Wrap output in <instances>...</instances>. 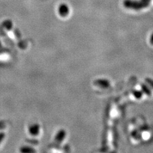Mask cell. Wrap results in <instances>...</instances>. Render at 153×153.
Here are the masks:
<instances>
[{
  "mask_svg": "<svg viewBox=\"0 0 153 153\" xmlns=\"http://www.w3.org/2000/svg\"><path fill=\"white\" fill-rule=\"evenodd\" d=\"M141 88H142V92L143 93L146 94L148 96L151 95V93H152L151 90L149 87H148L147 85H146L145 84H142L141 85Z\"/></svg>",
  "mask_w": 153,
  "mask_h": 153,
  "instance_id": "obj_6",
  "label": "cell"
},
{
  "mask_svg": "<svg viewBox=\"0 0 153 153\" xmlns=\"http://www.w3.org/2000/svg\"><path fill=\"white\" fill-rule=\"evenodd\" d=\"M94 84L102 88H107L111 85V83H110L109 80L103 79H100L94 80Z\"/></svg>",
  "mask_w": 153,
  "mask_h": 153,
  "instance_id": "obj_2",
  "label": "cell"
},
{
  "mask_svg": "<svg viewBox=\"0 0 153 153\" xmlns=\"http://www.w3.org/2000/svg\"><path fill=\"white\" fill-rule=\"evenodd\" d=\"M40 131V126L38 124H34V125H32L29 128V132L31 134V135L33 136L37 135L38 133Z\"/></svg>",
  "mask_w": 153,
  "mask_h": 153,
  "instance_id": "obj_5",
  "label": "cell"
},
{
  "mask_svg": "<svg viewBox=\"0 0 153 153\" xmlns=\"http://www.w3.org/2000/svg\"><path fill=\"white\" fill-rule=\"evenodd\" d=\"M146 82L147 84H149L152 88H153V79H151L150 78H146Z\"/></svg>",
  "mask_w": 153,
  "mask_h": 153,
  "instance_id": "obj_9",
  "label": "cell"
},
{
  "mask_svg": "<svg viewBox=\"0 0 153 153\" xmlns=\"http://www.w3.org/2000/svg\"><path fill=\"white\" fill-rule=\"evenodd\" d=\"M4 137V134L3 133H0V143H1V141L3 140Z\"/></svg>",
  "mask_w": 153,
  "mask_h": 153,
  "instance_id": "obj_10",
  "label": "cell"
},
{
  "mask_svg": "<svg viewBox=\"0 0 153 153\" xmlns=\"http://www.w3.org/2000/svg\"><path fill=\"white\" fill-rule=\"evenodd\" d=\"M66 136V132L65 130H61L58 133H57V135L56 137L54 143L56 145H58L59 143L64 140V138Z\"/></svg>",
  "mask_w": 153,
  "mask_h": 153,
  "instance_id": "obj_4",
  "label": "cell"
},
{
  "mask_svg": "<svg viewBox=\"0 0 153 153\" xmlns=\"http://www.w3.org/2000/svg\"><path fill=\"white\" fill-rule=\"evenodd\" d=\"M150 42H151V44L152 45H153V33H152V34L151 36V38H150Z\"/></svg>",
  "mask_w": 153,
  "mask_h": 153,
  "instance_id": "obj_11",
  "label": "cell"
},
{
  "mask_svg": "<svg viewBox=\"0 0 153 153\" xmlns=\"http://www.w3.org/2000/svg\"><path fill=\"white\" fill-rule=\"evenodd\" d=\"M133 94L137 99H140L143 95V92L140 91H134L133 92Z\"/></svg>",
  "mask_w": 153,
  "mask_h": 153,
  "instance_id": "obj_7",
  "label": "cell"
},
{
  "mask_svg": "<svg viewBox=\"0 0 153 153\" xmlns=\"http://www.w3.org/2000/svg\"><path fill=\"white\" fill-rule=\"evenodd\" d=\"M151 0H139V1H135V0H124L123 4L124 6L129 9L135 10H140L141 9L145 8L149 5Z\"/></svg>",
  "mask_w": 153,
  "mask_h": 153,
  "instance_id": "obj_1",
  "label": "cell"
},
{
  "mask_svg": "<svg viewBox=\"0 0 153 153\" xmlns=\"http://www.w3.org/2000/svg\"><path fill=\"white\" fill-rule=\"evenodd\" d=\"M59 13L61 17H66L69 13V8L66 4H61L58 9Z\"/></svg>",
  "mask_w": 153,
  "mask_h": 153,
  "instance_id": "obj_3",
  "label": "cell"
},
{
  "mask_svg": "<svg viewBox=\"0 0 153 153\" xmlns=\"http://www.w3.org/2000/svg\"><path fill=\"white\" fill-rule=\"evenodd\" d=\"M22 152H35V150H33L30 147H22V149L21 150Z\"/></svg>",
  "mask_w": 153,
  "mask_h": 153,
  "instance_id": "obj_8",
  "label": "cell"
}]
</instances>
